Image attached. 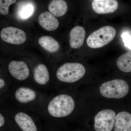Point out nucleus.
Returning a JSON list of instances; mask_svg holds the SVG:
<instances>
[{"mask_svg": "<svg viewBox=\"0 0 131 131\" xmlns=\"http://www.w3.org/2000/svg\"><path fill=\"white\" fill-rule=\"evenodd\" d=\"M74 100L66 94H57L49 101L46 107L48 114L51 117L60 118L70 115L75 108Z\"/></svg>", "mask_w": 131, "mask_h": 131, "instance_id": "1", "label": "nucleus"}, {"mask_svg": "<svg viewBox=\"0 0 131 131\" xmlns=\"http://www.w3.org/2000/svg\"><path fill=\"white\" fill-rule=\"evenodd\" d=\"M85 73V68L81 64L67 63L58 68L56 72V77L58 80L62 82L73 83L81 79Z\"/></svg>", "mask_w": 131, "mask_h": 131, "instance_id": "2", "label": "nucleus"}, {"mask_svg": "<svg viewBox=\"0 0 131 131\" xmlns=\"http://www.w3.org/2000/svg\"><path fill=\"white\" fill-rule=\"evenodd\" d=\"M100 91L101 94L105 98L120 99L127 94L129 86L125 81L115 79L102 84Z\"/></svg>", "mask_w": 131, "mask_h": 131, "instance_id": "3", "label": "nucleus"}, {"mask_svg": "<svg viewBox=\"0 0 131 131\" xmlns=\"http://www.w3.org/2000/svg\"><path fill=\"white\" fill-rule=\"evenodd\" d=\"M115 29L111 26H105L94 31L87 39L88 46L92 49L105 46L114 39L116 35Z\"/></svg>", "mask_w": 131, "mask_h": 131, "instance_id": "4", "label": "nucleus"}, {"mask_svg": "<svg viewBox=\"0 0 131 131\" xmlns=\"http://www.w3.org/2000/svg\"><path fill=\"white\" fill-rule=\"evenodd\" d=\"M116 114L113 110L104 109L99 112L94 117L96 131H111L114 126Z\"/></svg>", "mask_w": 131, "mask_h": 131, "instance_id": "5", "label": "nucleus"}, {"mask_svg": "<svg viewBox=\"0 0 131 131\" xmlns=\"http://www.w3.org/2000/svg\"><path fill=\"white\" fill-rule=\"evenodd\" d=\"M14 99L20 105L27 106L37 102L39 94L35 90L27 86H20L15 89L13 94Z\"/></svg>", "mask_w": 131, "mask_h": 131, "instance_id": "6", "label": "nucleus"}, {"mask_svg": "<svg viewBox=\"0 0 131 131\" xmlns=\"http://www.w3.org/2000/svg\"><path fill=\"white\" fill-rule=\"evenodd\" d=\"M1 37L5 42L14 45L21 44L26 40V35L24 31L12 27L3 28L1 31Z\"/></svg>", "mask_w": 131, "mask_h": 131, "instance_id": "7", "label": "nucleus"}, {"mask_svg": "<svg viewBox=\"0 0 131 131\" xmlns=\"http://www.w3.org/2000/svg\"><path fill=\"white\" fill-rule=\"evenodd\" d=\"M9 74L18 82H24L30 76V70L27 64L23 61H13L8 65Z\"/></svg>", "mask_w": 131, "mask_h": 131, "instance_id": "8", "label": "nucleus"}, {"mask_svg": "<svg viewBox=\"0 0 131 131\" xmlns=\"http://www.w3.org/2000/svg\"><path fill=\"white\" fill-rule=\"evenodd\" d=\"M118 6L117 0H93L92 7L94 12L98 14L112 13Z\"/></svg>", "mask_w": 131, "mask_h": 131, "instance_id": "9", "label": "nucleus"}, {"mask_svg": "<svg viewBox=\"0 0 131 131\" xmlns=\"http://www.w3.org/2000/svg\"><path fill=\"white\" fill-rule=\"evenodd\" d=\"M14 120L22 131H37V126L32 117L24 111L16 113Z\"/></svg>", "mask_w": 131, "mask_h": 131, "instance_id": "10", "label": "nucleus"}, {"mask_svg": "<svg viewBox=\"0 0 131 131\" xmlns=\"http://www.w3.org/2000/svg\"><path fill=\"white\" fill-rule=\"evenodd\" d=\"M33 79L34 82L39 86L48 84L50 82V75L46 66L42 63L36 66L33 71Z\"/></svg>", "mask_w": 131, "mask_h": 131, "instance_id": "11", "label": "nucleus"}, {"mask_svg": "<svg viewBox=\"0 0 131 131\" xmlns=\"http://www.w3.org/2000/svg\"><path fill=\"white\" fill-rule=\"evenodd\" d=\"M38 20L42 28L48 31L55 30L59 26L58 20L49 12H45L41 14L39 16Z\"/></svg>", "mask_w": 131, "mask_h": 131, "instance_id": "12", "label": "nucleus"}, {"mask_svg": "<svg viewBox=\"0 0 131 131\" xmlns=\"http://www.w3.org/2000/svg\"><path fill=\"white\" fill-rule=\"evenodd\" d=\"M86 31L83 27L77 26L71 29L70 33V45L73 49H78L83 45Z\"/></svg>", "mask_w": 131, "mask_h": 131, "instance_id": "13", "label": "nucleus"}, {"mask_svg": "<svg viewBox=\"0 0 131 131\" xmlns=\"http://www.w3.org/2000/svg\"><path fill=\"white\" fill-rule=\"evenodd\" d=\"M114 131H131V114L126 112H121L116 115Z\"/></svg>", "mask_w": 131, "mask_h": 131, "instance_id": "14", "label": "nucleus"}, {"mask_svg": "<svg viewBox=\"0 0 131 131\" xmlns=\"http://www.w3.org/2000/svg\"><path fill=\"white\" fill-rule=\"evenodd\" d=\"M48 9L54 16L61 17L66 14L68 5L64 0H52L49 4Z\"/></svg>", "mask_w": 131, "mask_h": 131, "instance_id": "15", "label": "nucleus"}, {"mask_svg": "<svg viewBox=\"0 0 131 131\" xmlns=\"http://www.w3.org/2000/svg\"><path fill=\"white\" fill-rule=\"evenodd\" d=\"M39 45L44 49L51 53H54L58 50L60 45L56 40L52 37L45 36L38 39Z\"/></svg>", "mask_w": 131, "mask_h": 131, "instance_id": "16", "label": "nucleus"}, {"mask_svg": "<svg viewBox=\"0 0 131 131\" xmlns=\"http://www.w3.org/2000/svg\"><path fill=\"white\" fill-rule=\"evenodd\" d=\"M118 68L125 73L131 72V51L122 54L117 61Z\"/></svg>", "mask_w": 131, "mask_h": 131, "instance_id": "17", "label": "nucleus"}, {"mask_svg": "<svg viewBox=\"0 0 131 131\" xmlns=\"http://www.w3.org/2000/svg\"><path fill=\"white\" fill-rule=\"evenodd\" d=\"M34 8L33 5L30 3H27L22 6L19 12V15L22 19H27L34 13Z\"/></svg>", "mask_w": 131, "mask_h": 131, "instance_id": "18", "label": "nucleus"}, {"mask_svg": "<svg viewBox=\"0 0 131 131\" xmlns=\"http://www.w3.org/2000/svg\"><path fill=\"white\" fill-rule=\"evenodd\" d=\"M16 0H0V13L6 15L9 12V6L16 2Z\"/></svg>", "mask_w": 131, "mask_h": 131, "instance_id": "19", "label": "nucleus"}, {"mask_svg": "<svg viewBox=\"0 0 131 131\" xmlns=\"http://www.w3.org/2000/svg\"><path fill=\"white\" fill-rule=\"evenodd\" d=\"M121 37L125 46L131 50V35L125 32L122 34Z\"/></svg>", "mask_w": 131, "mask_h": 131, "instance_id": "20", "label": "nucleus"}, {"mask_svg": "<svg viewBox=\"0 0 131 131\" xmlns=\"http://www.w3.org/2000/svg\"><path fill=\"white\" fill-rule=\"evenodd\" d=\"M7 82L5 81V79L2 78H0V90L1 93H2L4 92L5 89L6 88L7 86Z\"/></svg>", "mask_w": 131, "mask_h": 131, "instance_id": "21", "label": "nucleus"}, {"mask_svg": "<svg viewBox=\"0 0 131 131\" xmlns=\"http://www.w3.org/2000/svg\"><path fill=\"white\" fill-rule=\"evenodd\" d=\"M5 123V119L4 116L2 113H0V127L3 126Z\"/></svg>", "mask_w": 131, "mask_h": 131, "instance_id": "22", "label": "nucleus"}]
</instances>
